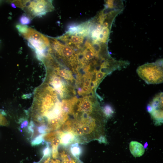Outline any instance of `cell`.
Wrapping results in <instances>:
<instances>
[{
    "instance_id": "11",
    "label": "cell",
    "mask_w": 163,
    "mask_h": 163,
    "mask_svg": "<svg viewBox=\"0 0 163 163\" xmlns=\"http://www.w3.org/2000/svg\"><path fill=\"white\" fill-rule=\"evenodd\" d=\"M82 90L83 92L86 93L89 91V88L87 86H84L82 88Z\"/></svg>"
},
{
    "instance_id": "10",
    "label": "cell",
    "mask_w": 163,
    "mask_h": 163,
    "mask_svg": "<svg viewBox=\"0 0 163 163\" xmlns=\"http://www.w3.org/2000/svg\"><path fill=\"white\" fill-rule=\"evenodd\" d=\"M70 149L72 153L75 156L78 157L81 153V150L77 145L75 144L72 145Z\"/></svg>"
},
{
    "instance_id": "13",
    "label": "cell",
    "mask_w": 163,
    "mask_h": 163,
    "mask_svg": "<svg viewBox=\"0 0 163 163\" xmlns=\"http://www.w3.org/2000/svg\"></svg>"
},
{
    "instance_id": "3",
    "label": "cell",
    "mask_w": 163,
    "mask_h": 163,
    "mask_svg": "<svg viewBox=\"0 0 163 163\" xmlns=\"http://www.w3.org/2000/svg\"><path fill=\"white\" fill-rule=\"evenodd\" d=\"M21 35L27 40L28 46L34 50L37 58L43 59L48 53V37L29 27L26 32Z\"/></svg>"
},
{
    "instance_id": "6",
    "label": "cell",
    "mask_w": 163,
    "mask_h": 163,
    "mask_svg": "<svg viewBox=\"0 0 163 163\" xmlns=\"http://www.w3.org/2000/svg\"><path fill=\"white\" fill-rule=\"evenodd\" d=\"M129 148L131 153L135 157L142 156L145 152L142 145L136 141H132L130 142Z\"/></svg>"
},
{
    "instance_id": "5",
    "label": "cell",
    "mask_w": 163,
    "mask_h": 163,
    "mask_svg": "<svg viewBox=\"0 0 163 163\" xmlns=\"http://www.w3.org/2000/svg\"><path fill=\"white\" fill-rule=\"evenodd\" d=\"M163 94L161 92L153 97L147 107V111L156 125L163 123Z\"/></svg>"
},
{
    "instance_id": "2",
    "label": "cell",
    "mask_w": 163,
    "mask_h": 163,
    "mask_svg": "<svg viewBox=\"0 0 163 163\" xmlns=\"http://www.w3.org/2000/svg\"><path fill=\"white\" fill-rule=\"evenodd\" d=\"M11 2L32 18L41 16L54 9L51 0H15Z\"/></svg>"
},
{
    "instance_id": "9",
    "label": "cell",
    "mask_w": 163,
    "mask_h": 163,
    "mask_svg": "<svg viewBox=\"0 0 163 163\" xmlns=\"http://www.w3.org/2000/svg\"><path fill=\"white\" fill-rule=\"evenodd\" d=\"M102 110L107 118L110 117L114 113L113 108L109 105L105 106Z\"/></svg>"
},
{
    "instance_id": "4",
    "label": "cell",
    "mask_w": 163,
    "mask_h": 163,
    "mask_svg": "<svg viewBox=\"0 0 163 163\" xmlns=\"http://www.w3.org/2000/svg\"><path fill=\"white\" fill-rule=\"evenodd\" d=\"M163 59L147 63L138 67V76L148 84H158L163 81Z\"/></svg>"
},
{
    "instance_id": "1",
    "label": "cell",
    "mask_w": 163,
    "mask_h": 163,
    "mask_svg": "<svg viewBox=\"0 0 163 163\" xmlns=\"http://www.w3.org/2000/svg\"><path fill=\"white\" fill-rule=\"evenodd\" d=\"M106 118L99 104L86 107L80 101L73 102L71 103L66 119L58 130L71 134L78 143L97 140L106 144Z\"/></svg>"
},
{
    "instance_id": "12",
    "label": "cell",
    "mask_w": 163,
    "mask_h": 163,
    "mask_svg": "<svg viewBox=\"0 0 163 163\" xmlns=\"http://www.w3.org/2000/svg\"><path fill=\"white\" fill-rule=\"evenodd\" d=\"M147 146H148V144H147V142H146L145 144V145H144V146H143L144 147V148H146L147 147Z\"/></svg>"
},
{
    "instance_id": "7",
    "label": "cell",
    "mask_w": 163,
    "mask_h": 163,
    "mask_svg": "<svg viewBox=\"0 0 163 163\" xmlns=\"http://www.w3.org/2000/svg\"><path fill=\"white\" fill-rule=\"evenodd\" d=\"M59 75L66 79H69L71 77L70 72L69 71L65 69L59 70V68L55 69Z\"/></svg>"
},
{
    "instance_id": "8",
    "label": "cell",
    "mask_w": 163,
    "mask_h": 163,
    "mask_svg": "<svg viewBox=\"0 0 163 163\" xmlns=\"http://www.w3.org/2000/svg\"><path fill=\"white\" fill-rule=\"evenodd\" d=\"M19 21L20 23L24 25L29 24L31 22L30 18L25 14H23L20 17Z\"/></svg>"
}]
</instances>
